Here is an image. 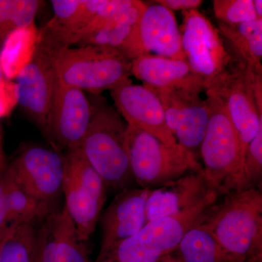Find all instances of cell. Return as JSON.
<instances>
[{"mask_svg":"<svg viewBox=\"0 0 262 262\" xmlns=\"http://www.w3.org/2000/svg\"><path fill=\"white\" fill-rule=\"evenodd\" d=\"M91 102L92 117L80 149L106 188L120 192L134 179L125 146L127 125L101 98Z\"/></svg>","mask_w":262,"mask_h":262,"instance_id":"obj_1","label":"cell"},{"mask_svg":"<svg viewBox=\"0 0 262 262\" xmlns=\"http://www.w3.org/2000/svg\"><path fill=\"white\" fill-rule=\"evenodd\" d=\"M233 262L259 253L262 245V192L251 187L229 193L203 223Z\"/></svg>","mask_w":262,"mask_h":262,"instance_id":"obj_2","label":"cell"},{"mask_svg":"<svg viewBox=\"0 0 262 262\" xmlns=\"http://www.w3.org/2000/svg\"><path fill=\"white\" fill-rule=\"evenodd\" d=\"M220 196L213 191L190 209L147 222L137 233L98 256L95 262H158L178 248L187 231L206 222Z\"/></svg>","mask_w":262,"mask_h":262,"instance_id":"obj_3","label":"cell"},{"mask_svg":"<svg viewBox=\"0 0 262 262\" xmlns=\"http://www.w3.org/2000/svg\"><path fill=\"white\" fill-rule=\"evenodd\" d=\"M206 94L210 119L200 149L203 173L212 189L226 195L246 189L244 160L237 131L225 105L218 96Z\"/></svg>","mask_w":262,"mask_h":262,"instance_id":"obj_4","label":"cell"},{"mask_svg":"<svg viewBox=\"0 0 262 262\" xmlns=\"http://www.w3.org/2000/svg\"><path fill=\"white\" fill-rule=\"evenodd\" d=\"M51 53L57 80L84 92L99 95L131 75L130 60L114 48L84 46Z\"/></svg>","mask_w":262,"mask_h":262,"instance_id":"obj_5","label":"cell"},{"mask_svg":"<svg viewBox=\"0 0 262 262\" xmlns=\"http://www.w3.org/2000/svg\"><path fill=\"white\" fill-rule=\"evenodd\" d=\"M125 146L133 178L141 188L159 187L187 174L203 171L195 155L171 147L145 131L127 125Z\"/></svg>","mask_w":262,"mask_h":262,"instance_id":"obj_6","label":"cell"},{"mask_svg":"<svg viewBox=\"0 0 262 262\" xmlns=\"http://www.w3.org/2000/svg\"><path fill=\"white\" fill-rule=\"evenodd\" d=\"M62 192L78 238L86 243L94 233L106 201V187L79 149L64 155Z\"/></svg>","mask_w":262,"mask_h":262,"instance_id":"obj_7","label":"cell"},{"mask_svg":"<svg viewBox=\"0 0 262 262\" xmlns=\"http://www.w3.org/2000/svg\"><path fill=\"white\" fill-rule=\"evenodd\" d=\"M5 171L29 195L53 209L62 192L64 156L44 146L24 148Z\"/></svg>","mask_w":262,"mask_h":262,"instance_id":"obj_8","label":"cell"},{"mask_svg":"<svg viewBox=\"0 0 262 262\" xmlns=\"http://www.w3.org/2000/svg\"><path fill=\"white\" fill-rule=\"evenodd\" d=\"M184 13L182 49L193 72L205 84V91L228 69L230 56L218 29L198 9Z\"/></svg>","mask_w":262,"mask_h":262,"instance_id":"obj_9","label":"cell"},{"mask_svg":"<svg viewBox=\"0 0 262 262\" xmlns=\"http://www.w3.org/2000/svg\"><path fill=\"white\" fill-rule=\"evenodd\" d=\"M253 74L239 62L237 68L227 69L206 90L225 105L237 131L244 162L248 145L262 126V111L258 110L253 94Z\"/></svg>","mask_w":262,"mask_h":262,"instance_id":"obj_10","label":"cell"},{"mask_svg":"<svg viewBox=\"0 0 262 262\" xmlns=\"http://www.w3.org/2000/svg\"><path fill=\"white\" fill-rule=\"evenodd\" d=\"M150 89L161 101L167 125L177 142L199 158L209 122L208 100L203 99L201 93L195 91Z\"/></svg>","mask_w":262,"mask_h":262,"instance_id":"obj_11","label":"cell"},{"mask_svg":"<svg viewBox=\"0 0 262 262\" xmlns=\"http://www.w3.org/2000/svg\"><path fill=\"white\" fill-rule=\"evenodd\" d=\"M92 105L84 91L57 80L46 132L62 149H79L89 130Z\"/></svg>","mask_w":262,"mask_h":262,"instance_id":"obj_12","label":"cell"},{"mask_svg":"<svg viewBox=\"0 0 262 262\" xmlns=\"http://www.w3.org/2000/svg\"><path fill=\"white\" fill-rule=\"evenodd\" d=\"M110 94L127 125L145 131L165 145H180L168 128L163 105L152 90L133 84L128 79L110 90Z\"/></svg>","mask_w":262,"mask_h":262,"instance_id":"obj_13","label":"cell"},{"mask_svg":"<svg viewBox=\"0 0 262 262\" xmlns=\"http://www.w3.org/2000/svg\"><path fill=\"white\" fill-rule=\"evenodd\" d=\"M18 104L46 131L57 82L49 50L38 43L32 61L14 80Z\"/></svg>","mask_w":262,"mask_h":262,"instance_id":"obj_14","label":"cell"},{"mask_svg":"<svg viewBox=\"0 0 262 262\" xmlns=\"http://www.w3.org/2000/svg\"><path fill=\"white\" fill-rule=\"evenodd\" d=\"M149 188H127L120 191L100 216L99 256L137 233L146 222L145 205Z\"/></svg>","mask_w":262,"mask_h":262,"instance_id":"obj_15","label":"cell"},{"mask_svg":"<svg viewBox=\"0 0 262 262\" xmlns=\"http://www.w3.org/2000/svg\"><path fill=\"white\" fill-rule=\"evenodd\" d=\"M36 244L39 262H91L85 243L79 239L64 207L39 222Z\"/></svg>","mask_w":262,"mask_h":262,"instance_id":"obj_16","label":"cell"},{"mask_svg":"<svg viewBox=\"0 0 262 262\" xmlns=\"http://www.w3.org/2000/svg\"><path fill=\"white\" fill-rule=\"evenodd\" d=\"M203 171L187 174L150 189L146 198V222L172 216L199 204L213 192Z\"/></svg>","mask_w":262,"mask_h":262,"instance_id":"obj_17","label":"cell"},{"mask_svg":"<svg viewBox=\"0 0 262 262\" xmlns=\"http://www.w3.org/2000/svg\"><path fill=\"white\" fill-rule=\"evenodd\" d=\"M130 72L150 89L205 91L203 80L184 60L143 55L131 61Z\"/></svg>","mask_w":262,"mask_h":262,"instance_id":"obj_18","label":"cell"},{"mask_svg":"<svg viewBox=\"0 0 262 262\" xmlns=\"http://www.w3.org/2000/svg\"><path fill=\"white\" fill-rule=\"evenodd\" d=\"M139 37L144 55L187 61L182 49V34L173 12L155 3L147 5L139 24Z\"/></svg>","mask_w":262,"mask_h":262,"instance_id":"obj_19","label":"cell"},{"mask_svg":"<svg viewBox=\"0 0 262 262\" xmlns=\"http://www.w3.org/2000/svg\"><path fill=\"white\" fill-rule=\"evenodd\" d=\"M148 5L134 0L126 9L115 15L104 27L82 39L76 47L104 46L121 52L131 61L143 56L139 37V24Z\"/></svg>","mask_w":262,"mask_h":262,"instance_id":"obj_20","label":"cell"},{"mask_svg":"<svg viewBox=\"0 0 262 262\" xmlns=\"http://www.w3.org/2000/svg\"><path fill=\"white\" fill-rule=\"evenodd\" d=\"M218 31L234 48L241 63L253 73L262 74V19L234 25L220 22Z\"/></svg>","mask_w":262,"mask_h":262,"instance_id":"obj_21","label":"cell"},{"mask_svg":"<svg viewBox=\"0 0 262 262\" xmlns=\"http://www.w3.org/2000/svg\"><path fill=\"white\" fill-rule=\"evenodd\" d=\"M38 40L39 30L35 23L16 29L7 37L0 51V63L6 80H14L32 61Z\"/></svg>","mask_w":262,"mask_h":262,"instance_id":"obj_22","label":"cell"},{"mask_svg":"<svg viewBox=\"0 0 262 262\" xmlns=\"http://www.w3.org/2000/svg\"><path fill=\"white\" fill-rule=\"evenodd\" d=\"M3 175L10 225L32 223L37 225L56 210L39 203L24 192L5 168Z\"/></svg>","mask_w":262,"mask_h":262,"instance_id":"obj_23","label":"cell"},{"mask_svg":"<svg viewBox=\"0 0 262 262\" xmlns=\"http://www.w3.org/2000/svg\"><path fill=\"white\" fill-rule=\"evenodd\" d=\"M178 248L184 262H233L203 224L187 231Z\"/></svg>","mask_w":262,"mask_h":262,"instance_id":"obj_24","label":"cell"},{"mask_svg":"<svg viewBox=\"0 0 262 262\" xmlns=\"http://www.w3.org/2000/svg\"><path fill=\"white\" fill-rule=\"evenodd\" d=\"M0 262H39L36 224L10 225L0 247Z\"/></svg>","mask_w":262,"mask_h":262,"instance_id":"obj_25","label":"cell"},{"mask_svg":"<svg viewBox=\"0 0 262 262\" xmlns=\"http://www.w3.org/2000/svg\"><path fill=\"white\" fill-rule=\"evenodd\" d=\"M41 3L38 0H0V48L10 33L34 23Z\"/></svg>","mask_w":262,"mask_h":262,"instance_id":"obj_26","label":"cell"},{"mask_svg":"<svg viewBox=\"0 0 262 262\" xmlns=\"http://www.w3.org/2000/svg\"><path fill=\"white\" fill-rule=\"evenodd\" d=\"M213 12L221 23L234 25L257 18L253 0H213Z\"/></svg>","mask_w":262,"mask_h":262,"instance_id":"obj_27","label":"cell"},{"mask_svg":"<svg viewBox=\"0 0 262 262\" xmlns=\"http://www.w3.org/2000/svg\"><path fill=\"white\" fill-rule=\"evenodd\" d=\"M244 177L246 189L261 187L262 179V126L248 145L245 155Z\"/></svg>","mask_w":262,"mask_h":262,"instance_id":"obj_28","label":"cell"},{"mask_svg":"<svg viewBox=\"0 0 262 262\" xmlns=\"http://www.w3.org/2000/svg\"><path fill=\"white\" fill-rule=\"evenodd\" d=\"M134 1V0H103L102 5L98 8L94 18L80 33L75 46L82 39L89 37L104 27L115 15L130 7Z\"/></svg>","mask_w":262,"mask_h":262,"instance_id":"obj_29","label":"cell"},{"mask_svg":"<svg viewBox=\"0 0 262 262\" xmlns=\"http://www.w3.org/2000/svg\"><path fill=\"white\" fill-rule=\"evenodd\" d=\"M18 104V94L14 81L5 79L0 82V117L7 116Z\"/></svg>","mask_w":262,"mask_h":262,"instance_id":"obj_30","label":"cell"},{"mask_svg":"<svg viewBox=\"0 0 262 262\" xmlns=\"http://www.w3.org/2000/svg\"><path fill=\"white\" fill-rule=\"evenodd\" d=\"M3 170H0V241L7 235L10 227Z\"/></svg>","mask_w":262,"mask_h":262,"instance_id":"obj_31","label":"cell"},{"mask_svg":"<svg viewBox=\"0 0 262 262\" xmlns=\"http://www.w3.org/2000/svg\"><path fill=\"white\" fill-rule=\"evenodd\" d=\"M154 3L162 5L171 11L182 10L184 12L198 9L203 4V1L201 0H157Z\"/></svg>","mask_w":262,"mask_h":262,"instance_id":"obj_32","label":"cell"},{"mask_svg":"<svg viewBox=\"0 0 262 262\" xmlns=\"http://www.w3.org/2000/svg\"><path fill=\"white\" fill-rule=\"evenodd\" d=\"M253 8L256 17L258 19H262V1L261 0H253Z\"/></svg>","mask_w":262,"mask_h":262,"instance_id":"obj_33","label":"cell"},{"mask_svg":"<svg viewBox=\"0 0 262 262\" xmlns=\"http://www.w3.org/2000/svg\"><path fill=\"white\" fill-rule=\"evenodd\" d=\"M5 167L4 160L3 159V156L1 155V151H0V170H3Z\"/></svg>","mask_w":262,"mask_h":262,"instance_id":"obj_34","label":"cell"},{"mask_svg":"<svg viewBox=\"0 0 262 262\" xmlns=\"http://www.w3.org/2000/svg\"><path fill=\"white\" fill-rule=\"evenodd\" d=\"M5 76L3 75V69H2L1 63H0V82L5 80Z\"/></svg>","mask_w":262,"mask_h":262,"instance_id":"obj_35","label":"cell"},{"mask_svg":"<svg viewBox=\"0 0 262 262\" xmlns=\"http://www.w3.org/2000/svg\"><path fill=\"white\" fill-rule=\"evenodd\" d=\"M5 237H6V236H5ZM5 237H4V238H3V239H1V241H0V247H1V245H2V244H3V241H4Z\"/></svg>","mask_w":262,"mask_h":262,"instance_id":"obj_36","label":"cell"},{"mask_svg":"<svg viewBox=\"0 0 262 262\" xmlns=\"http://www.w3.org/2000/svg\"><path fill=\"white\" fill-rule=\"evenodd\" d=\"M167 262H174V261H167Z\"/></svg>","mask_w":262,"mask_h":262,"instance_id":"obj_37","label":"cell"}]
</instances>
